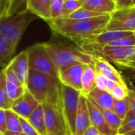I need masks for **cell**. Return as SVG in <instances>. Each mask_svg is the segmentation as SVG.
Here are the masks:
<instances>
[{
    "mask_svg": "<svg viewBox=\"0 0 135 135\" xmlns=\"http://www.w3.org/2000/svg\"><path fill=\"white\" fill-rule=\"evenodd\" d=\"M101 134L95 127H89L87 131H86V132L83 135H100Z\"/></svg>",
    "mask_w": 135,
    "mask_h": 135,
    "instance_id": "ab89813d",
    "label": "cell"
},
{
    "mask_svg": "<svg viewBox=\"0 0 135 135\" xmlns=\"http://www.w3.org/2000/svg\"><path fill=\"white\" fill-rule=\"evenodd\" d=\"M134 5H135V0H134Z\"/></svg>",
    "mask_w": 135,
    "mask_h": 135,
    "instance_id": "7bdbcfd3",
    "label": "cell"
},
{
    "mask_svg": "<svg viewBox=\"0 0 135 135\" xmlns=\"http://www.w3.org/2000/svg\"><path fill=\"white\" fill-rule=\"evenodd\" d=\"M81 7L80 0H65V9L66 12V17L71 13L78 10Z\"/></svg>",
    "mask_w": 135,
    "mask_h": 135,
    "instance_id": "836d02e7",
    "label": "cell"
},
{
    "mask_svg": "<svg viewBox=\"0 0 135 135\" xmlns=\"http://www.w3.org/2000/svg\"><path fill=\"white\" fill-rule=\"evenodd\" d=\"M109 46H135V36L134 33L128 36H125L120 39H118L115 41H113L112 43H111L109 44Z\"/></svg>",
    "mask_w": 135,
    "mask_h": 135,
    "instance_id": "1f68e13d",
    "label": "cell"
},
{
    "mask_svg": "<svg viewBox=\"0 0 135 135\" xmlns=\"http://www.w3.org/2000/svg\"><path fill=\"white\" fill-rule=\"evenodd\" d=\"M47 135H68L60 104H42Z\"/></svg>",
    "mask_w": 135,
    "mask_h": 135,
    "instance_id": "ba28073f",
    "label": "cell"
},
{
    "mask_svg": "<svg viewBox=\"0 0 135 135\" xmlns=\"http://www.w3.org/2000/svg\"><path fill=\"white\" fill-rule=\"evenodd\" d=\"M117 135H120V134H117Z\"/></svg>",
    "mask_w": 135,
    "mask_h": 135,
    "instance_id": "c3c4849f",
    "label": "cell"
},
{
    "mask_svg": "<svg viewBox=\"0 0 135 135\" xmlns=\"http://www.w3.org/2000/svg\"><path fill=\"white\" fill-rule=\"evenodd\" d=\"M114 1H115V2H116V1H117V0H114Z\"/></svg>",
    "mask_w": 135,
    "mask_h": 135,
    "instance_id": "f6af8a7d",
    "label": "cell"
},
{
    "mask_svg": "<svg viewBox=\"0 0 135 135\" xmlns=\"http://www.w3.org/2000/svg\"><path fill=\"white\" fill-rule=\"evenodd\" d=\"M134 0H117L116 1V9L124 8L134 6Z\"/></svg>",
    "mask_w": 135,
    "mask_h": 135,
    "instance_id": "f35d334b",
    "label": "cell"
},
{
    "mask_svg": "<svg viewBox=\"0 0 135 135\" xmlns=\"http://www.w3.org/2000/svg\"><path fill=\"white\" fill-rule=\"evenodd\" d=\"M94 68L97 73L102 74L108 79L119 84H127L124 76L106 59L100 55H95Z\"/></svg>",
    "mask_w": 135,
    "mask_h": 135,
    "instance_id": "7c38bea8",
    "label": "cell"
},
{
    "mask_svg": "<svg viewBox=\"0 0 135 135\" xmlns=\"http://www.w3.org/2000/svg\"><path fill=\"white\" fill-rule=\"evenodd\" d=\"M52 0H27L25 9L47 23L51 20Z\"/></svg>",
    "mask_w": 135,
    "mask_h": 135,
    "instance_id": "2e32d148",
    "label": "cell"
},
{
    "mask_svg": "<svg viewBox=\"0 0 135 135\" xmlns=\"http://www.w3.org/2000/svg\"><path fill=\"white\" fill-rule=\"evenodd\" d=\"M0 135H27L25 134V133L23 132H12V131H7L6 132H5L4 134Z\"/></svg>",
    "mask_w": 135,
    "mask_h": 135,
    "instance_id": "60d3db41",
    "label": "cell"
},
{
    "mask_svg": "<svg viewBox=\"0 0 135 135\" xmlns=\"http://www.w3.org/2000/svg\"><path fill=\"white\" fill-rule=\"evenodd\" d=\"M15 0H0V18L9 17Z\"/></svg>",
    "mask_w": 135,
    "mask_h": 135,
    "instance_id": "4dcf8cb0",
    "label": "cell"
},
{
    "mask_svg": "<svg viewBox=\"0 0 135 135\" xmlns=\"http://www.w3.org/2000/svg\"><path fill=\"white\" fill-rule=\"evenodd\" d=\"M30 70L59 78V69L52 60L45 43L36 44L28 49Z\"/></svg>",
    "mask_w": 135,
    "mask_h": 135,
    "instance_id": "8992f818",
    "label": "cell"
},
{
    "mask_svg": "<svg viewBox=\"0 0 135 135\" xmlns=\"http://www.w3.org/2000/svg\"><path fill=\"white\" fill-rule=\"evenodd\" d=\"M45 45L59 70L77 64H94L95 55L81 47L57 43H45Z\"/></svg>",
    "mask_w": 135,
    "mask_h": 135,
    "instance_id": "3957f363",
    "label": "cell"
},
{
    "mask_svg": "<svg viewBox=\"0 0 135 135\" xmlns=\"http://www.w3.org/2000/svg\"><path fill=\"white\" fill-rule=\"evenodd\" d=\"M7 131L12 132H22L20 116L11 109L5 110Z\"/></svg>",
    "mask_w": 135,
    "mask_h": 135,
    "instance_id": "603a6c76",
    "label": "cell"
},
{
    "mask_svg": "<svg viewBox=\"0 0 135 135\" xmlns=\"http://www.w3.org/2000/svg\"><path fill=\"white\" fill-rule=\"evenodd\" d=\"M97 87V71L93 65H86L81 77V94L87 96Z\"/></svg>",
    "mask_w": 135,
    "mask_h": 135,
    "instance_id": "d6986e66",
    "label": "cell"
},
{
    "mask_svg": "<svg viewBox=\"0 0 135 135\" xmlns=\"http://www.w3.org/2000/svg\"><path fill=\"white\" fill-rule=\"evenodd\" d=\"M8 66L13 71L22 85L26 87L30 70L28 51H22L15 57H13Z\"/></svg>",
    "mask_w": 135,
    "mask_h": 135,
    "instance_id": "5bb4252c",
    "label": "cell"
},
{
    "mask_svg": "<svg viewBox=\"0 0 135 135\" xmlns=\"http://www.w3.org/2000/svg\"><path fill=\"white\" fill-rule=\"evenodd\" d=\"M124 135H135V131H133V132H130L128 134H126Z\"/></svg>",
    "mask_w": 135,
    "mask_h": 135,
    "instance_id": "b9f144b4",
    "label": "cell"
},
{
    "mask_svg": "<svg viewBox=\"0 0 135 135\" xmlns=\"http://www.w3.org/2000/svg\"><path fill=\"white\" fill-rule=\"evenodd\" d=\"M110 14L89 19H70L67 17L51 20L47 24L55 34L73 40L79 46L93 36L107 28Z\"/></svg>",
    "mask_w": 135,
    "mask_h": 135,
    "instance_id": "6da1fadb",
    "label": "cell"
},
{
    "mask_svg": "<svg viewBox=\"0 0 135 135\" xmlns=\"http://www.w3.org/2000/svg\"><path fill=\"white\" fill-rule=\"evenodd\" d=\"M40 104L33 95L26 89L25 93L13 102L11 110L16 112L20 117L28 119Z\"/></svg>",
    "mask_w": 135,
    "mask_h": 135,
    "instance_id": "4fadbf2b",
    "label": "cell"
},
{
    "mask_svg": "<svg viewBox=\"0 0 135 135\" xmlns=\"http://www.w3.org/2000/svg\"><path fill=\"white\" fill-rule=\"evenodd\" d=\"M81 93L62 84L60 108L68 135H75L76 118Z\"/></svg>",
    "mask_w": 135,
    "mask_h": 135,
    "instance_id": "5b68a950",
    "label": "cell"
},
{
    "mask_svg": "<svg viewBox=\"0 0 135 135\" xmlns=\"http://www.w3.org/2000/svg\"><path fill=\"white\" fill-rule=\"evenodd\" d=\"M17 47L8 39L0 35V64L4 69L12 60Z\"/></svg>",
    "mask_w": 135,
    "mask_h": 135,
    "instance_id": "ffe728a7",
    "label": "cell"
},
{
    "mask_svg": "<svg viewBox=\"0 0 135 135\" xmlns=\"http://www.w3.org/2000/svg\"><path fill=\"white\" fill-rule=\"evenodd\" d=\"M66 15L67 14L65 9V0H52L51 20L66 17Z\"/></svg>",
    "mask_w": 135,
    "mask_h": 135,
    "instance_id": "484cf974",
    "label": "cell"
},
{
    "mask_svg": "<svg viewBox=\"0 0 135 135\" xmlns=\"http://www.w3.org/2000/svg\"><path fill=\"white\" fill-rule=\"evenodd\" d=\"M101 15L103 14H100L97 12L93 11L91 9H89L81 6L80 9L71 13L66 17L70 18V19H89V18H93V17L101 16Z\"/></svg>",
    "mask_w": 135,
    "mask_h": 135,
    "instance_id": "4316f807",
    "label": "cell"
},
{
    "mask_svg": "<svg viewBox=\"0 0 135 135\" xmlns=\"http://www.w3.org/2000/svg\"><path fill=\"white\" fill-rule=\"evenodd\" d=\"M87 106L89 112L90 120L92 127H95L101 134L103 135H117L118 132L112 130L108 124L105 118L101 112L99 107L88 97H86Z\"/></svg>",
    "mask_w": 135,
    "mask_h": 135,
    "instance_id": "8fae6325",
    "label": "cell"
},
{
    "mask_svg": "<svg viewBox=\"0 0 135 135\" xmlns=\"http://www.w3.org/2000/svg\"><path fill=\"white\" fill-rule=\"evenodd\" d=\"M127 83L129 87V99L131 101V110L128 115H135V87L132 82L128 81Z\"/></svg>",
    "mask_w": 135,
    "mask_h": 135,
    "instance_id": "e575fe53",
    "label": "cell"
},
{
    "mask_svg": "<svg viewBox=\"0 0 135 135\" xmlns=\"http://www.w3.org/2000/svg\"><path fill=\"white\" fill-rule=\"evenodd\" d=\"M86 97L91 99L99 107L114 112L115 100L110 93L96 87Z\"/></svg>",
    "mask_w": 135,
    "mask_h": 135,
    "instance_id": "ac0fdd59",
    "label": "cell"
},
{
    "mask_svg": "<svg viewBox=\"0 0 135 135\" xmlns=\"http://www.w3.org/2000/svg\"><path fill=\"white\" fill-rule=\"evenodd\" d=\"M134 36H135V32H134Z\"/></svg>",
    "mask_w": 135,
    "mask_h": 135,
    "instance_id": "bcb514c9",
    "label": "cell"
},
{
    "mask_svg": "<svg viewBox=\"0 0 135 135\" xmlns=\"http://www.w3.org/2000/svg\"><path fill=\"white\" fill-rule=\"evenodd\" d=\"M85 66V64H77L59 70L60 82L81 93V77Z\"/></svg>",
    "mask_w": 135,
    "mask_h": 135,
    "instance_id": "30bf717a",
    "label": "cell"
},
{
    "mask_svg": "<svg viewBox=\"0 0 135 135\" xmlns=\"http://www.w3.org/2000/svg\"><path fill=\"white\" fill-rule=\"evenodd\" d=\"M135 131V115H128L118 131V134L124 135Z\"/></svg>",
    "mask_w": 135,
    "mask_h": 135,
    "instance_id": "f1b7e54d",
    "label": "cell"
},
{
    "mask_svg": "<svg viewBox=\"0 0 135 135\" xmlns=\"http://www.w3.org/2000/svg\"><path fill=\"white\" fill-rule=\"evenodd\" d=\"M120 69L124 72L128 81L135 82V68L134 67H120Z\"/></svg>",
    "mask_w": 135,
    "mask_h": 135,
    "instance_id": "8d00e7d4",
    "label": "cell"
},
{
    "mask_svg": "<svg viewBox=\"0 0 135 135\" xmlns=\"http://www.w3.org/2000/svg\"><path fill=\"white\" fill-rule=\"evenodd\" d=\"M26 89L40 104H61L62 83L59 78L30 70Z\"/></svg>",
    "mask_w": 135,
    "mask_h": 135,
    "instance_id": "7a4b0ae2",
    "label": "cell"
},
{
    "mask_svg": "<svg viewBox=\"0 0 135 135\" xmlns=\"http://www.w3.org/2000/svg\"><path fill=\"white\" fill-rule=\"evenodd\" d=\"M132 61H133V62H135V59H134V60H132Z\"/></svg>",
    "mask_w": 135,
    "mask_h": 135,
    "instance_id": "ee69618b",
    "label": "cell"
},
{
    "mask_svg": "<svg viewBox=\"0 0 135 135\" xmlns=\"http://www.w3.org/2000/svg\"><path fill=\"white\" fill-rule=\"evenodd\" d=\"M28 122L32 125L35 130L39 133L40 135H47L46 124H45V118L44 112L43 108V104H40L38 107L33 111L29 118L28 119Z\"/></svg>",
    "mask_w": 135,
    "mask_h": 135,
    "instance_id": "44dd1931",
    "label": "cell"
},
{
    "mask_svg": "<svg viewBox=\"0 0 135 135\" xmlns=\"http://www.w3.org/2000/svg\"><path fill=\"white\" fill-rule=\"evenodd\" d=\"M81 6L97 12L100 14H111L116 9V2L114 0H80Z\"/></svg>",
    "mask_w": 135,
    "mask_h": 135,
    "instance_id": "e0dca14e",
    "label": "cell"
},
{
    "mask_svg": "<svg viewBox=\"0 0 135 135\" xmlns=\"http://www.w3.org/2000/svg\"><path fill=\"white\" fill-rule=\"evenodd\" d=\"M112 96L115 98V100H123L129 97V87L128 85L126 84H119L115 86V88L110 93Z\"/></svg>",
    "mask_w": 135,
    "mask_h": 135,
    "instance_id": "f546056e",
    "label": "cell"
},
{
    "mask_svg": "<svg viewBox=\"0 0 135 135\" xmlns=\"http://www.w3.org/2000/svg\"><path fill=\"white\" fill-rule=\"evenodd\" d=\"M95 55H100L112 62L135 59V46H105Z\"/></svg>",
    "mask_w": 135,
    "mask_h": 135,
    "instance_id": "9c48e42d",
    "label": "cell"
},
{
    "mask_svg": "<svg viewBox=\"0 0 135 135\" xmlns=\"http://www.w3.org/2000/svg\"><path fill=\"white\" fill-rule=\"evenodd\" d=\"M13 102L14 101H13L9 97L6 88L5 74L2 70L0 75V108L4 110L11 109Z\"/></svg>",
    "mask_w": 135,
    "mask_h": 135,
    "instance_id": "7402d4cb",
    "label": "cell"
},
{
    "mask_svg": "<svg viewBox=\"0 0 135 135\" xmlns=\"http://www.w3.org/2000/svg\"><path fill=\"white\" fill-rule=\"evenodd\" d=\"M33 19V14L27 9L0 18V35L17 47L22 35Z\"/></svg>",
    "mask_w": 135,
    "mask_h": 135,
    "instance_id": "277c9868",
    "label": "cell"
},
{
    "mask_svg": "<svg viewBox=\"0 0 135 135\" xmlns=\"http://www.w3.org/2000/svg\"><path fill=\"white\" fill-rule=\"evenodd\" d=\"M20 119L23 133L27 135H40L39 133L35 130V128L32 127V125L28 122V119H25L22 117H20Z\"/></svg>",
    "mask_w": 135,
    "mask_h": 135,
    "instance_id": "d6a6232c",
    "label": "cell"
},
{
    "mask_svg": "<svg viewBox=\"0 0 135 135\" xmlns=\"http://www.w3.org/2000/svg\"><path fill=\"white\" fill-rule=\"evenodd\" d=\"M108 30L135 32V5L115 9L110 14Z\"/></svg>",
    "mask_w": 135,
    "mask_h": 135,
    "instance_id": "52a82bcc",
    "label": "cell"
},
{
    "mask_svg": "<svg viewBox=\"0 0 135 135\" xmlns=\"http://www.w3.org/2000/svg\"><path fill=\"white\" fill-rule=\"evenodd\" d=\"M92 127L89 112L87 106L86 96L81 94L79 98L78 110L76 118L75 135H83L86 131Z\"/></svg>",
    "mask_w": 135,
    "mask_h": 135,
    "instance_id": "9a60e30c",
    "label": "cell"
},
{
    "mask_svg": "<svg viewBox=\"0 0 135 135\" xmlns=\"http://www.w3.org/2000/svg\"><path fill=\"white\" fill-rule=\"evenodd\" d=\"M26 1L27 0H15L13 6V9H12V11H11V14L17 13V12L24 10V9H25Z\"/></svg>",
    "mask_w": 135,
    "mask_h": 135,
    "instance_id": "d590c367",
    "label": "cell"
},
{
    "mask_svg": "<svg viewBox=\"0 0 135 135\" xmlns=\"http://www.w3.org/2000/svg\"><path fill=\"white\" fill-rule=\"evenodd\" d=\"M131 110V101L129 97L123 100H115L114 112L123 121L128 115Z\"/></svg>",
    "mask_w": 135,
    "mask_h": 135,
    "instance_id": "d4e9b609",
    "label": "cell"
},
{
    "mask_svg": "<svg viewBox=\"0 0 135 135\" xmlns=\"http://www.w3.org/2000/svg\"><path fill=\"white\" fill-rule=\"evenodd\" d=\"M100 135H103V134H100Z\"/></svg>",
    "mask_w": 135,
    "mask_h": 135,
    "instance_id": "7dc6e473",
    "label": "cell"
},
{
    "mask_svg": "<svg viewBox=\"0 0 135 135\" xmlns=\"http://www.w3.org/2000/svg\"><path fill=\"white\" fill-rule=\"evenodd\" d=\"M116 85L117 83L114 81L108 79L102 74L97 73V88L111 93Z\"/></svg>",
    "mask_w": 135,
    "mask_h": 135,
    "instance_id": "83f0119b",
    "label": "cell"
},
{
    "mask_svg": "<svg viewBox=\"0 0 135 135\" xmlns=\"http://www.w3.org/2000/svg\"><path fill=\"white\" fill-rule=\"evenodd\" d=\"M7 131L6 127V118L4 109L0 108V134H4Z\"/></svg>",
    "mask_w": 135,
    "mask_h": 135,
    "instance_id": "74e56055",
    "label": "cell"
},
{
    "mask_svg": "<svg viewBox=\"0 0 135 135\" xmlns=\"http://www.w3.org/2000/svg\"><path fill=\"white\" fill-rule=\"evenodd\" d=\"M99 108L100 109L101 112L103 113V115H104V116L105 118V120L107 121V123L109 125V127L112 130H114V131L118 132V131L120 128V127L122 126L123 121L113 111L108 110V109L103 108L101 107H99Z\"/></svg>",
    "mask_w": 135,
    "mask_h": 135,
    "instance_id": "cb8c5ba5",
    "label": "cell"
}]
</instances>
